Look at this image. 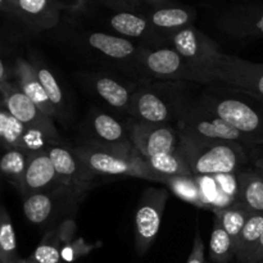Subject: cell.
<instances>
[{"mask_svg":"<svg viewBox=\"0 0 263 263\" xmlns=\"http://www.w3.org/2000/svg\"><path fill=\"white\" fill-rule=\"evenodd\" d=\"M172 48L176 49L193 67L220 84L221 77L231 63L233 57L218 50L213 40L193 27H185L171 36Z\"/></svg>","mask_w":263,"mask_h":263,"instance_id":"obj_7","label":"cell"},{"mask_svg":"<svg viewBox=\"0 0 263 263\" xmlns=\"http://www.w3.org/2000/svg\"><path fill=\"white\" fill-rule=\"evenodd\" d=\"M187 263H204V241L199 231H197V235L194 238V244H193L192 253H190Z\"/></svg>","mask_w":263,"mask_h":263,"instance_id":"obj_36","label":"cell"},{"mask_svg":"<svg viewBox=\"0 0 263 263\" xmlns=\"http://www.w3.org/2000/svg\"><path fill=\"white\" fill-rule=\"evenodd\" d=\"M146 163L151 166L152 170L157 174L164 177H176V176H194L186 158L182 154L181 149L172 152L168 154L152 157L145 159Z\"/></svg>","mask_w":263,"mask_h":263,"instance_id":"obj_24","label":"cell"},{"mask_svg":"<svg viewBox=\"0 0 263 263\" xmlns=\"http://www.w3.org/2000/svg\"><path fill=\"white\" fill-rule=\"evenodd\" d=\"M240 194L239 202L256 213H263V177L256 167H246L238 172Z\"/></svg>","mask_w":263,"mask_h":263,"instance_id":"obj_22","label":"cell"},{"mask_svg":"<svg viewBox=\"0 0 263 263\" xmlns=\"http://www.w3.org/2000/svg\"><path fill=\"white\" fill-rule=\"evenodd\" d=\"M2 104L17 118L20 122L28 127L43 133L53 143H62V138L54 125V120L43 112L14 81L0 84Z\"/></svg>","mask_w":263,"mask_h":263,"instance_id":"obj_13","label":"cell"},{"mask_svg":"<svg viewBox=\"0 0 263 263\" xmlns=\"http://www.w3.org/2000/svg\"><path fill=\"white\" fill-rule=\"evenodd\" d=\"M249 154V162L256 168L263 170V145L253 146V148L248 149Z\"/></svg>","mask_w":263,"mask_h":263,"instance_id":"obj_37","label":"cell"},{"mask_svg":"<svg viewBox=\"0 0 263 263\" xmlns=\"http://www.w3.org/2000/svg\"><path fill=\"white\" fill-rule=\"evenodd\" d=\"M215 181L220 186V189L225 193L231 199L239 202V194H240V184H239L238 172L235 174H221L213 176Z\"/></svg>","mask_w":263,"mask_h":263,"instance_id":"obj_34","label":"cell"},{"mask_svg":"<svg viewBox=\"0 0 263 263\" xmlns=\"http://www.w3.org/2000/svg\"><path fill=\"white\" fill-rule=\"evenodd\" d=\"M197 180L200 186V192H202L205 207H215L216 210H223V208L231 207L235 203H238L231 199L230 197H228L220 189L213 176H199L197 177Z\"/></svg>","mask_w":263,"mask_h":263,"instance_id":"obj_31","label":"cell"},{"mask_svg":"<svg viewBox=\"0 0 263 263\" xmlns=\"http://www.w3.org/2000/svg\"><path fill=\"white\" fill-rule=\"evenodd\" d=\"M199 104L243 134L248 149L263 145V97L225 84L205 85Z\"/></svg>","mask_w":263,"mask_h":263,"instance_id":"obj_1","label":"cell"},{"mask_svg":"<svg viewBox=\"0 0 263 263\" xmlns=\"http://www.w3.org/2000/svg\"><path fill=\"white\" fill-rule=\"evenodd\" d=\"M131 74L138 81L199 82L217 84L213 77L193 67L176 49L139 46L131 68Z\"/></svg>","mask_w":263,"mask_h":263,"instance_id":"obj_4","label":"cell"},{"mask_svg":"<svg viewBox=\"0 0 263 263\" xmlns=\"http://www.w3.org/2000/svg\"><path fill=\"white\" fill-rule=\"evenodd\" d=\"M17 7L27 18H41L44 26L53 25V21L45 14L48 0H17Z\"/></svg>","mask_w":263,"mask_h":263,"instance_id":"obj_33","label":"cell"},{"mask_svg":"<svg viewBox=\"0 0 263 263\" xmlns=\"http://www.w3.org/2000/svg\"><path fill=\"white\" fill-rule=\"evenodd\" d=\"M46 153L50 157L57 171L58 184L66 186H91L97 175L92 174L82 162L73 146L69 148L63 143H53Z\"/></svg>","mask_w":263,"mask_h":263,"instance_id":"obj_16","label":"cell"},{"mask_svg":"<svg viewBox=\"0 0 263 263\" xmlns=\"http://www.w3.org/2000/svg\"><path fill=\"white\" fill-rule=\"evenodd\" d=\"M210 256L216 263H228L234 256H236L233 239L223 229L221 220L216 215L210 240Z\"/></svg>","mask_w":263,"mask_h":263,"instance_id":"obj_26","label":"cell"},{"mask_svg":"<svg viewBox=\"0 0 263 263\" xmlns=\"http://www.w3.org/2000/svg\"><path fill=\"white\" fill-rule=\"evenodd\" d=\"M262 263H263V262H262Z\"/></svg>","mask_w":263,"mask_h":263,"instance_id":"obj_44","label":"cell"},{"mask_svg":"<svg viewBox=\"0 0 263 263\" xmlns=\"http://www.w3.org/2000/svg\"><path fill=\"white\" fill-rule=\"evenodd\" d=\"M109 25L113 31L120 33L121 37L127 40L138 39V40H148L152 48H162V44L157 41V36L151 32V22L145 18L130 12H120L109 20Z\"/></svg>","mask_w":263,"mask_h":263,"instance_id":"obj_21","label":"cell"},{"mask_svg":"<svg viewBox=\"0 0 263 263\" xmlns=\"http://www.w3.org/2000/svg\"><path fill=\"white\" fill-rule=\"evenodd\" d=\"M4 2L5 0H0V3H2V4H4Z\"/></svg>","mask_w":263,"mask_h":263,"instance_id":"obj_42","label":"cell"},{"mask_svg":"<svg viewBox=\"0 0 263 263\" xmlns=\"http://www.w3.org/2000/svg\"><path fill=\"white\" fill-rule=\"evenodd\" d=\"M263 262V235L259 239V241L257 243V246L254 247L253 252L251 253L249 258L247 259L246 263H259Z\"/></svg>","mask_w":263,"mask_h":263,"instance_id":"obj_38","label":"cell"},{"mask_svg":"<svg viewBox=\"0 0 263 263\" xmlns=\"http://www.w3.org/2000/svg\"><path fill=\"white\" fill-rule=\"evenodd\" d=\"M13 79L18 85L21 90L43 110L45 115L51 117L53 120L58 118L55 108L51 104L45 89L41 85L37 74H36L35 68L30 59H25L22 57H18L15 59L14 68H13Z\"/></svg>","mask_w":263,"mask_h":263,"instance_id":"obj_17","label":"cell"},{"mask_svg":"<svg viewBox=\"0 0 263 263\" xmlns=\"http://www.w3.org/2000/svg\"><path fill=\"white\" fill-rule=\"evenodd\" d=\"M258 170V172H259V175H261V176L263 177V170H261V168H257Z\"/></svg>","mask_w":263,"mask_h":263,"instance_id":"obj_41","label":"cell"},{"mask_svg":"<svg viewBox=\"0 0 263 263\" xmlns=\"http://www.w3.org/2000/svg\"><path fill=\"white\" fill-rule=\"evenodd\" d=\"M235 36L247 37V36H263V12L259 13L251 23L241 27Z\"/></svg>","mask_w":263,"mask_h":263,"instance_id":"obj_35","label":"cell"},{"mask_svg":"<svg viewBox=\"0 0 263 263\" xmlns=\"http://www.w3.org/2000/svg\"><path fill=\"white\" fill-rule=\"evenodd\" d=\"M23 262H25V263H39V262L33 261L32 258H26V259H23Z\"/></svg>","mask_w":263,"mask_h":263,"instance_id":"obj_40","label":"cell"},{"mask_svg":"<svg viewBox=\"0 0 263 263\" xmlns=\"http://www.w3.org/2000/svg\"><path fill=\"white\" fill-rule=\"evenodd\" d=\"M82 84L110 109L121 115H128L131 102L143 81L122 79L108 72H84L80 74Z\"/></svg>","mask_w":263,"mask_h":263,"instance_id":"obj_11","label":"cell"},{"mask_svg":"<svg viewBox=\"0 0 263 263\" xmlns=\"http://www.w3.org/2000/svg\"><path fill=\"white\" fill-rule=\"evenodd\" d=\"M168 199V190L164 187H148L139 200L134 220L135 248L144 256L158 235L162 217Z\"/></svg>","mask_w":263,"mask_h":263,"instance_id":"obj_9","label":"cell"},{"mask_svg":"<svg viewBox=\"0 0 263 263\" xmlns=\"http://www.w3.org/2000/svg\"><path fill=\"white\" fill-rule=\"evenodd\" d=\"M82 140L84 143L139 154L128 135L125 121H120L115 116L98 108L89 110L82 125Z\"/></svg>","mask_w":263,"mask_h":263,"instance_id":"obj_10","label":"cell"},{"mask_svg":"<svg viewBox=\"0 0 263 263\" xmlns=\"http://www.w3.org/2000/svg\"><path fill=\"white\" fill-rule=\"evenodd\" d=\"M259 263H262V262H259Z\"/></svg>","mask_w":263,"mask_h":263,"instance_id":"obj_43","label":"cell"},{"mask_svg":"<svg viewBox=\"0 0 263 263\" xmlns=\"http://www.w3.org/2000/svg\"><path fill=\"white\" fill-rule=\"evenodd\" d=\"M17 240L7 208H0V263H17Z\"/></svg>","mask_w":263,"mask_h":263,"instance_id":"obj_29","label":"cell"},{"mask_svg":"<svg viewBox=\"0 0 263 263\" xmlns=\"http://www.w3.org/2000/svg\"><path fill=\"white\" fill-rule=\"evenodd\" d=\"M253 213V211L249 210L247 205H244L243 203L238 202L234 205L228 208H223V210H216L215 215L217 216L221 220V223H222L223 229L228 231L229 235L231 236L234 241V246H238L239 238L241 235V231H243L244 226H246L247 221L249 220Z\"/></svg>","mask_w":263,"mask_h":263,"instance_id":"obj_25","label":"cell"},{"mask_svg":"<svg viewBox=\"0 0 263 263\" xmlns=\"http://www.w3.org/2000/svg\"><path fill=\"white\" fill-rule=\"evenodd\" d=\"M57 184H58L57 171L46 151L31 154L20 194L26 198L28 195L51 189Z\"/></svg>","mask_w":263,"mask_h":263,"instance_id":"obj_18","label":"cell"},{"mask_svg":"<svg viewBox=\"0 0 263 263\" xmlns=\"http://www.w3.org/2000/svg\"><path fill=\"white\" fill-rule=\"evenodd\" d=\"M181 152L195 177L235 174L251 163L248 148L236 141L182 136Z\"/></svg>","mask_w":263,"mask_h":263,"instance_id":"obj_3","label":"cell"},{"mask_svg":"<svg viewBox=\"0 0 263 263\" xmlns=\"http://www.w3.org/2000/svg\"><path fill=\"white\" fill-rule=\"evenodd\" d=\"M192 14L182 8H162L156 10L151 15V25L154 28L164 31H174L172 35L179 32L185 27H189ZM171 35V36H172Z\"/></svg>","mask_w":263,"mask_h":263,"instance_id":"obj_28","label":"cell"},{"mask_svg":"<svg viewBox=\"0 0 263 263\" xmlns=\"http://www.w3.org/2000/svg\"><path fill=\"white\" fill-rule=\"evenodd\" d=\"M128 135L144 159L181 149L182 136L175 125H153L125 120Z\"/></svg>","mask_w":263,"mask_h":263,"instance_id":"obj_12","label":"cell"},{"mask_svg":"<svg viewBox=\"0 0 263 263\" xmlns=\"http://www.w3.org/2000/svg\"><path fill=\"white\" fill-rule=\"evenodd\" d=\"M85 40V48L92 59L105 64H113V68H122L131 73L133 63L139 46L131 40L105 32H90Z\"/></svg>","mask_w":263,"mask_h":263,"instance_id":"obj_14","label":"cell"},{"mask_svg":"<svg viewBox=\"0 0 263 263\" xmlns=\"http://www.w3.org/2000/svg\"><path fill=\"white\" fill-rule=\"evenodd\" d=\"M220 84L249 90L263 97V63H253L233 57L228 71L221 77Z\"/></svg>","mask_w":263,"mask_h":263,"instance_id":"obj_19","label":"cell"},{"mask_svg":"<svg viewBox=\"0 0 263 263\" xmlns=\"http://www.w3.org/2000/svg\"><path fill=\"white\" fill-rule=\"evenodd\" d=\"M164 185L170 187L175 195L182 199L184 202L190 203L197 207H205L203 200L200 186L198 184L197 177L194 176H176L168 177Z\"/></svg>","mask_w":263,"mask_h":263,"instance_id":"obj_30","label":"cell"},{"mask_svg":"<svg viewBox=\"0 0 263 263\" xmlns=\"http://www.w3.org/2000/svg\"><path fill=\"white\" fill-rule=\"evenodd\" d=\"M10 82V69H8L5 59L0 61V84Z\"/></svg>","mask_w":263,"mask_h":263,"instance_id":"obj_39","label":"cell"},{"mask_svg":"<svg viewBox=\"0 0 263 263\" xmlns=\"http://www.w3.org/2000/svg\"><path fill=\"white\" fill-rule=\"evenodd\" d=\"M175 126L182 136L210 139V140L236 141L248 148V143L243 134L231 127L218 116L210 112L207 108L199 104L197 99H189Z\"/></svg>","mask_w":263,"mask_h":263,"instance_id":"obj_8","label":"cell"},{"mask_svg":"<svg viewBox=\"0 0 263 263\" xmlns=\"http://www.w3.org/2000/svg\"><path fill=\"white\" fill-rule=\"evenodd\" d=\"M187 102L186 82L143 81L134 95L127 118L140 123L175 125Z\"/></svg>","mask_w":263,"mask_h":263,"instance_id":"obj_2","label":"cell"},{"mask_svg":"<svg viewBox=\"0 0 263 263\" xmlns=\"http://www.w3.org/2000/svg\"><path fill=\"white\" fill-rule=\"evenodd\" d=\"M30 156V153L21 149H8L0 161V171L3 177L14 185L20 193L23 186V179H25Z\"/></svg>","mask_w":263,"mask_h":263,"instance_id":"obj_23","label":"cell"},{"mask_svg":"<svg viewBox=\"0 0 263 263\" xmlns=\"http://www.w3.org/2000/svg\"><path fill=\"white\" fill-rule=\"evenodd\" d=\"M87 168L97 176H131L164 184L168 177L157 174L140 154L104 148L80 141L73 146Z\"/></svg>","mask_w":263,"mask_h":263,"instance_id":"obj_5","label":"cell"},{"mask_svg":"<svg viewBox=\"0 0 263 263\" xmlns=\"http://www.w3.org/2000/svg\"><path fill=\"white\" fill-rule=\"evenodd\" d=\"M30 62L32 63L36 74L45 89L51 104L54 105L57 113H58V120H63L67 115V108H68L67 92L64 90L63 84L58 79L53 68L46 64V62L40 55L30 57Z\"/></svg>","mask_w":263,"mask_h":263,"instance_id":"obj_20","label":"cell"},{"mask_svg":"<svg viewBox=\"0 0 263 263\" xmlns=\"http://www.w3.org/2000/svg\"><path fill=\"white\" fill-rule=\"evenodd\" d=\"M61 238L57 233H48L44 240L39 244L32 256L33 261L39 263H61Z\"/></svg>","mask_w":263,"mask_h":263,"instance_id":"obj_32","label":"cell"},{"mask_svg":"<svg viewBox=\"0 0 263 263\" xmlns=\"http://www.w3.org/2000/svg\"><path fill=\"white\" fill-rule=\"evenodd\" d=\"M0 138L5 149H21L33 154L48 149L53 141L43 133L23 125L4 105L0 107Z\"/></svg>","mask_w":263,"mask_h":263,"instance_id":"obj_15","label":"cell"},{"mask_svg":"<svg viewBox=\"0 0 263 263\" xmlns=\"http://www.w3.org/2000/svg\"><path fill=\"white\" fill-rule=\"evenodd\" d=\"M89 186L57 184L51 189L23 198V212L28 222L51 229L58 220L73 215Z\"/></svg>","mask_w":263,"mask_h":263,"instance_id":"obj_6","label":"cell"},{"mask_svg":"<svg viewBox=\"0 0 263 263\" xmlns=\"http://www.w3.org/2000/svg\"><path fill=\"white\" fill-rule=\"evenodd\" d=\"M263 235V213H253L247 221L236 246V257L240 263H246L254 247Z\"/></svg>","mask_w":263,"mask_h":263,"instance_id":"obj_27","label":"cell"}]
</instances>
